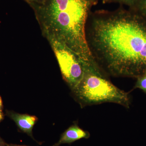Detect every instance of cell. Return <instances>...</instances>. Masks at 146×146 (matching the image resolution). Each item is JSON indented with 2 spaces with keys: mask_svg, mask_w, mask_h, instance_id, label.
I'll list each match as a JSON object with an SVG mask.
<instances>
[{
  "mask_svg": "<svg viewBox=\"0 0 146 146\" xmlns=\"http://www.w3.org/2000/svg\"><path fill=\"white\" fill-rule=\"evenodd\" d=\"M7 146H27L24 145H15V144H7Z\"/></svg>",
  "mask_w": 146,
  "mask_h": 146,
  "instance_id": "14",
  "label": "cell"
},
{
  "mask_svg": "<svg viewBox=\"0 0 146 146\" xmlns=\"http://www.w3.org/2000/svg\"><path fill=\"white\" fill-rule=\"evenodd\" d=\"M105 1H106V0H102V2H103V3H104V2Z\"/></svg>",
  "mask_w": 146,
  "mask_h": 146,
  "instance_id": "15",
  "label": "cell"
},
{
  "mask_svg": "<svg viewBox=\"0 0 146 146\" xmlns=\"http://www.w3.org/2000/svg\"><path fill=\"white\" fill-rule=\"evenodd\" d=\"M139 89L142 90L146 94V75L139 77L137 78V81L133 89Z\"/></svg>",
  "mask_w": 146,
  "mask_h": 146,
  "instance_id": "8",
  "label": "cell"
},
{
  "mask_svg": "<svg viewBox=\"0 0 146 146\" xmlns=\"http://www.w3.org/2000/svg\"><path fill=\"white\" fill-rule=\"evenodd\" d=\"M146 74V73H145V74Z\"/></svg>",
  "mask_w": 146,
  "mask_h": 146,
  "instance_id": "16",
  "label": "cell"
},
{
  "mask_svg": "<svg viewBox=\"0 0 146 146\" xmlns=\"http://www.w3.org/2000/svg\"><path fill=\"white\" fill-rule=\"evenodd\" d=\"M108 76L98 66L86 67L82 80L72 91L81 107L113 103L129 108V93L115 86Z\"/></svg>",
  "mask_w": 146,
  "mask_h": 146,
  "instance_id": "3",
  "label": "cell"
},
{
  "mask_svg": "<svg viewBox=\"0 0 146 146\" xmlns=\"http://www.w3.org/2000/svg\"><path fill=\"white\" fill-rule=\"evenodd\" d=\"M90 136L89 131L84 130L79 126L77 123H74L61 134L59 141L52 146L71 144L80 139H88Z\"/></svg>",
  "mask_w": 146,
  "mask_h": 146,
  "instance_id": "6",
  "label": "cell"
},
{
  "mask_svg": "<svg viewBox=\"0 0 146 146\" xmlns=\"http://www.w3.org/2000/svg\"><path fill=\"white\" fill-rule=\"evenodd\" d=\"M6 114L15 122L21 131L33 138V129L38 120L36 116L20 114L10 110H7Z\"/></svg>",
  "mask_w": 146,
  "mask_h": 146,
  "instance_id": "5",
  "label": "cell"
},
{
  "mask_svg": "<svg viewBox=\"0 0 146 146\" xmlns=\"http://www.w3.org/2000/svg\"><path fill=\"white\" fill-rule=\"evenodd\" d=\"M0 146H8L7 144L3 140L0 136Z\"/></svg>",
  "mask_w": 146,
  "mask_h": 146,
  "instance_id": "10",
  "label": "cell"
},
{
  "mask_svg": "<svg viewBox=\"0 0 146 146\" xmlns=\"http://www.w3.org/2000/svg\"><path fill=\"white\" fill-rule=\"evenodd\" d=\"M47 39L55 55L63 78L72 91L80 82L89 66L62 43L51 38Z\"/></svg>",
  "mask_w": 146,
  "mask_h": 146,
  "instance_id": "4",
  "label": "cell"
},
{
  "mask_svg": "<svg viewBox=\"0 0 146 146\" xmlns=\"http://www.w3.org/2000/svg\"><path fill=\"white\" fill-rule=\"evenodd\" d=\"M129 9L134 11L146 19V0H138L134 6Z\"/></svg>",
  "mask_w": 146,
  "mask_h": 146,
  "instance_id": "7",
  "label": "cell"
},
{
  "mask_svg": "<svg viewBox=\"0 0 146 146\" xmlns=\"http://www.w3.org/2000/svg\"><path fill=\"white\" fill-rule=\"evenodd\" d=\"M138 0H106L104 3H117L125 5L132 8L136 4Z\"/></svg>",
  "mask_w": 146,
  "mask_h": 146,
  "instance_id": "9",
  "label": "cell"
},
{
  "mask_svg": "<svg viewBox=\"0 0 146 146\" xmlns=\"http://www.w3.org/2000/svg\"><path fill=\"white\" fill-rule=\"evenodd\" d=\"M3 105L2 99L1 97L0 96V110H3Z\"/></svg>",
  "mask_w": 146,
  "mask_h": 146,
  "instance_id": "12",
  "label": "cell"
},
{
  "mask_svg": "<svg viewBox=\"0 0 146 146\" xmlns=\"http://www.w3.org/2000/svg\"><path fill=\"white\" fill-rule=\"evenodd\" d=\"M86 40L96 63L108 76L137 79L146 72V19L134 11L90 12Z\"/></svg>",
  "mask_w": 146,
  "mask_h": 146,
  "instance_id": "1",
  "label": "cell"
},
{
  "mask_svg": "<svg viewBox=\"0 0 146 146\" xmlns=\"http://www.w3.org/2000/svg\"><path fill=\"white\" fill-rule=\"evenodd\" d=\"M24 1H25L29 4L30 5L32 3L35 2V1H36V0H24Z\"/></svg>",
  "mask_w": 146,
  "mask_h": 146,
  "instance_id": "13",
  "label": "cell"
},
{
  "mask_svg": "<svg viewBox=\"0 0 146 146\" xmlns=\"http://www.w3.org/2000/svg\"><path fill=\"white\" fill-rule=\"evenodd\" d=\"M99 0H37L33 9L46 39L68 47L88 66H96L86 38L87 19Z\"/></svg>",
  "mask_w": 146,
  "mask_h": 146,
  "instance_id": "2",
  "label": "cell"
},
{
  "mask_svg": "<svg viewBox=\"0 0 146 146\" xmlns=\"http://www.w3.org/2000/svg\"><path fill=\"white\" fill-rule=\"evenodd\" d=\"M4 114L3 110H0V123L4 119Z\"/></svg>",
  "mask_w": 146,
  "mask_h": 146,
  "instance_id": "11",
  "label": "cell"
}]
</instances>
